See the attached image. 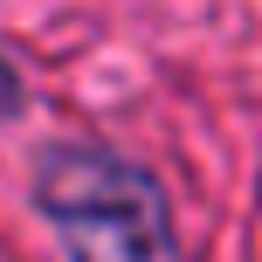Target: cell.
Wrapping results in <instances>:
<instances>
[{"label":"cell","instance_id":"1","mask_svg":"<svg viewBox=\"0 0 262 262\" xmlns=\"http://www.w3.org/2000/svg\"><path fill=\"white\" fill-rule=\"evenodd\" d=\"M35 207L69 262H180L166 186L111 145H49L35 166Z\"/></svg>","mask_w":262,"mask_h":262},{"label":"cell","instance_id":"2","mask_svg":"<svg viewBox=\"0 0 262 262\" xmlns=\"http://www.w3.org/2000/svg\"><path fill=\"white\" fill-rule=\"evenodd\" d=\"M7 118H21V69L0 55V124H7Z\"/></svg>","mask_w":262,"mask_h":262}]
</instances>
